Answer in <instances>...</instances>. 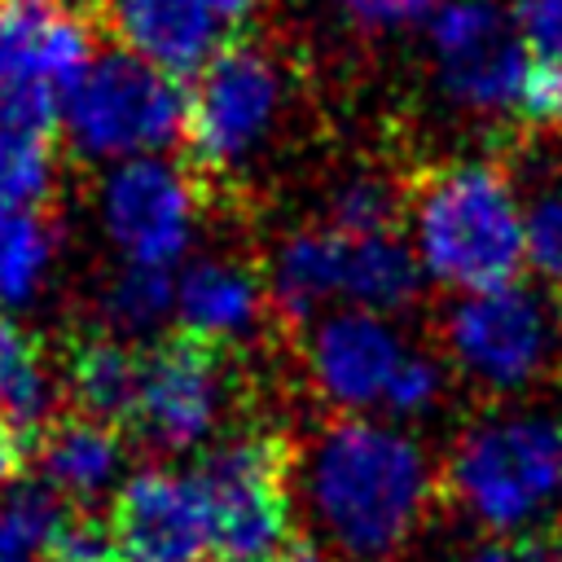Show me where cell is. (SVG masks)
Instances as JSON below:
<instances>
[{
  "instance_id": "ba28073f",
  "label": "cell",
  "mask_w": 562,
  "mask_h": 562,
  "mask_svg": "<svg viewBox=\"0 0 562 562\" xmlns=\"http://www.w3.org/2000/svg\"><path fill=\"white\" fill-rule=\"evenodd\" d=\"M237 378L228 364V347L176 329L145 351L140 404L132 417V435L154 452H184L215 435Z\"/></svg>"
},
{
  "instance_id": "8fae6325",
  "label": "cell",
  "mask_w": 562,
  "mask_h": 562,
  "mask_svg": "<svg viewBox=\"0 0 562 562\" xmlns=\"http://www.w3.org/2000/svg\"><path fill=\"white\" fill-rule=\"evenodd\" d=\"M101 211L114 246L132 263L171 268L193 233V180L158 154L127 158L105 176Z\"/></svg>"
},
{
  "instance_id": "5bb4252c",
  "label": "cell",
  "mask_w": 562,
  "mask_h": 562,
  "mask_svg": "<svg viewBox=\"0 0 562 562\" xmlns=\"http://www.w3.org/2000/svg\"><path fill=\"white\" fill-rule=\"evenodd\" d=\"M114 31L171 79L202 70L224 48L220 13L206 0H114Z\"/></svg>"
},
{
  "instance_id": "1f68e13d",
  "label": "cell",
  "mask_w": 562,
  "mask_h": 562,
  "mask_svg": "<svg viewBox=\"0 0 562 562\" xmlns=\"http://www.w3.org/2000/svg\"><path fill=\"white\" fill-rule=\"evenodd\" d=\"M465 562H544V549L527 531H514V536H492L474 544Z\"/></svg>"
},
{
  "instance_id": "52a82bcc",
  "label": "cell",
  "mask_w": 562,
  "mask_h": 562,
  "mask_svg": "<svg viewBox=\"0 0 562 562\" xmlns=\"http://www.w3.org/2000/svg\"><path fill=\"white\" fill-rule=\"evenodd\" d=\"M281 110V66L277 57L250 40H228L198 75L189 92V127L184 140L202 171H228L246 162L263 136L272 132Z\"/></svg>"
},
{
  "instance_id": "7402d4cb",
  "label": "cell",
  "mask_w": 562,
  "mask_h": 562,
  "mask_svg": "<svg viewBox=\"0 0 562 562\" xmlns=\"http://www.w3.org/2000/svg\"><path fill=\"white\" fill-rule=\"evenodd\" d=\"M101 307H105V329L114 338H136L176 307V277L171 268L127 259V268H119V277L110 281Z\"/></svg>"
},
{
  "instance_id": "ffe728a7",
  "label": "cell",
  "mask_w": 562,
  "mask_h": 562,
  "mask_svg": "<svg viewBox=\"0 0 562 562\" xmlns=\"http://www.w3.org/2000/svg\"><path fill=\"white\" fill-rule=\"evenodd\" d=\"M422 290V259L395 237H342V299L360 312H400Z\"/></svg>"
},
{
  "instance_id": "3957f363",
  "label": "cell",
  "mask_w": 562,
  "mask_h": 562,
  "mask_svg": "<svg viewBox=\"0 0 562 562\" xmlns=\"http://www.w3.org/2000/svg\"><path fill=\"white\" fill-rule=\"evenodd\" d=\"M443 483L470 518L514 536L562 492V430L531 413L487 417L457 439Z\"/></svg>"
},
{
  "instance_id": "5b68a950",
  "label": "cell",
  "mask_w": 562,
  "mask_h": 562,
  "mask_svg": "<svg viewBox=\"0 0 562 562\" xmlns=\"http://www.w3.org/2000/svg\"><path fill=\"white\" fill-rule=\"evenodd\" d=\"M211 509L215 562H263L290 536V443L281 430H237L193 470Z\"/></svg>"
},
{
  "instance_id": "277c9868",
  "label": "cell",
  "mask_w": 562,
  "mask_h": 562,
  "mask_svg": "<svg viewBox=\"0 0 562 562\" xmlns=\"http://www.w3.org/2000/svg\"><path fill=\"white\" fill-rule=\"evenodd\" d=\"M66 140L83 158H149L171 149L189 127V92L136 53L92 57L61 105Z\"/></svg>"
},
{
  "instance_id": "e0dca14e",
  "label": "cell",
  "mask_w": 562,
  "mask_h": 562,
  "mask_svg": "<svg viewBox=\"0 0 562 562\" xmlns=\"http://www.w3.org/2000/svg\"><path fill=\"white\" fill-rule=\"evenodd\" d=\"M145 382V351L114 334H83L66 356V386L83 417L105 426H132Z\"/></svg>"
},
{
  "instance_id": "d590c367",
  "label": "cell",
  "mask_w": 562,
  "mask_h": 562,
  "mask_svg": "<svg viewBox=\"0 0 562 562\" xmlns=\"http://www.w3.org/2000/svg\"><path fill=\"white\" fill-rule=\"evenodd\" d=\"M544 562H562V553H544Z\"/></svg>"
},
{
  "instance_id": "d6a6232c",
  "label": "cell",
  "mask_w": 562,
  "mask_h": 562,
  "mask_svg": "<svg viewBox=\"0 0 562 562\" xmlns=\"http://www.w3.org/2000/svg\"><path fill=\"white\" fill-rule=\"evenodd\" d=\"M26 461H31V443L0 426V487H13Z\"/></svg>"
},
{
  "instance_id": "4316f807",
  "label": "cell",
  "mask_w": 562,
  "mask_h": 562,
  "mask_svg": "<svg viewBox=\"0 0 562 562\" xmlns=\"http://www.w3.org/2000/svg\"><path fill=\"white\" fill-rule=\"evenodd\" d=\"M522 233H527V263L544 277V285L562 290V184L544 189L531 211L522 215Z\"/></svg>"
},
{
  "instance_id": "d4e9b609",
  "label": "cell",
  "mask_w": 562,
  "mask_h": 562,
  "mask_svg": "<svg viewBox=\"0 0 562 562\" xmlns=\"http://www.w3.org/2000/svg\"><path fill=\"white\" fill-rule=\"evenodd\" d=\"M53 184L48 140H26L0 132V215L4 211H35V202Z\"/></svg>"
},
{
  "instance_id": "603a6c76",
  "label": "cell",
  "mask_w": 562,
  "mask_h": 562,
  "mask_svg": "<svg viewBox=\"0 0 562 562\" xmlns=\"http://www.w3.org/2000/svg\"><path fill=\"white\" fill-rule=\"evenodd\" d=\"M57 514H61V505L53 501V487H40V483L4 487V496H0V562H44Z\"/></svg>"
},
{
  "instance_id": "f1b7e54d",
  "label": "cell",
  "mask_w": 562,
  "mask_h": 562,
  "mask_svg": "<svg viewBox=\"0 0 562 562\" xmlns=\"http://www.w3.org/2000/svg\"><path fill=\"white\" fill-rule=\"evenodd\" d=\"M518 114L531 127L562 132V61H527V79L518 92Z\"/></svg>"
},
{
  "instance_id": "83f0119b",
  "label": "cell",
  "mask_w": 562,
  "mask_h": 562,
  "mask_svg": "<svg viewBox=\"0 0 562 562\" xmlns=\"http://www.w3.org/2000/svg\"><path fill=\"white\" fill-rule=\"evenodd\" d=\"M509 22L531 61H562V0H514Z\"/></svg>"
},
{
  "instance_id": "f546056e",
  "label": "cell",
  "mask_w": 562,
  "mask_h": 562,
  "mask_svg": "<svg viewBox=\"0 0 562 562\" xmlns=\"http://www.w3.org/2000/svg\"><path fill=\"white\" fill-rule=\"evenodd\" d=\"M439 386H443V373H439L435 356L408 351L400 373H395V382H391V391H386L382 408H391V413H422V408H430L439 400Z\"/></svg>"
},
{
  "instance_id": "e575fe53",
  "label": "cell",
  "mask_w": 562,
  "mask_h": 562,
  "mask_svg": "<svg viewBox=\"0 0 562 562\" xmlns=\"http://www.w3.org/2000/svg\"><path fill=\"white\" fill-rule=\"evenodd\" d=\"M206 4H211L220 18H241V13H246L255 0H206Z\"/></svg>"
},
{
  "instance_id": "ac0fdd59",
  "label": "cell",
  "mask_w": 562,
  "mask_h": 562,
  "mask_svg": "<svg viewBox=\"0 0 562 562\" xmlns=\"http://www.w3.org/2000/svg\"><path fill=\"white\" fill-rule=\"evenodd\" d=\"M329 299H342V237L329 228L290 233L268 272V303L285 321H307Z\"/></svg>"
},
{
  "instance_id": "4fadbf2b",
  "label": "cell",
  "mask_w": 562,
  "mask_h": 562,
  "mask_svg": "<svg viewBox=\"0 0 562 562\" xmlns=\"http://www.w3.org/2000/svg\"><path fill=\"white\" fill-rule=\"evenodd\" d=\"M404 356H408V347L386 325V316L360 312V307L316 321V329L307 338L312 378H316L321 395L342 408L386 404V391H391Z\"/></svg>"
},
{
  "instance_id": "30bf717a",
  "label": "cell",
  "mask_w": 562,
  "mask_h": 562,
  "mask_svg": "<svg viewBox=\"0 0 562 562\" xmlns=\"http://www.w3.org/2000/svg\"><path fill=\"white\" fill-rule=\"evenodd\" d=\"M92 66V26L70 0H0V92L66 105Z\"/></svg>"
},
{
  "instance_id": "484cf974",
  "label": "cell",
  "mask_w": 562,
  "mask_h": 562,
  "mask_svg": "<svg viewBox=\"0 0 562 562\" xmlns=\"http://www.w3.org/2000/svg\"><path fill=\"white\" fill-rule=\"evenodd\" d=\"M44 562H123L110 514H97L92 505L61 509L48 536Z\"/></svg>"
},
{
  "instance_id": "2e32d148",
  "label": "cell",
  "mask_w": 562,
  "mask_h": 562,
  "mask_svg": "<svg viewBox=\"0 0 562 562\" xmlns=\"http://www.w3.org/2000/svg\"><path fill=\"white\" fill-rule=\"evenodd\" d=\"M176 307H180V329L211 338L220 347L250 338L263 307H268V290L259 285V277L233 259H198L184 268V277L176 281Z\"/></svg>"
},
{
  "instance_id": "6da1fadb",
  "label": "cell",
  "mask_w": 562,
  "mask_h": 562,
  "mask_svg": "<svg viewBox=\"0 0 562 562\" xmlns=\"http://www.w3.org/2000/svg\"><path fill=\"white\" fill-rule=\"evenodd\" d=\"M307 496L325 536L342 553L378 562L395 553L422 522L430 501V465L408 435L347 417L321 435L307 465Z\"/></svg>"
},
{
  "instance_id": "9a60e30c",
  "label": "cell",
  "mask_w": 562,
  "mask_h": 562,
  "mask_svg": "<svg viewBox=\"0 0 562 562\" xmlns=\"http://www.w3.org/2000/svg\"><path fill=\"white\" fill-rule=\"evenodd\" d=\"M31 457L44 474V487L88 505L97 501L123 470V439L119 426L92 422L83 413H57L31 443Z\"/></svg>"
},
{
  "instance_id": "8992f818",
  "label": "cell",
  "mask_w": 562,
  "mask_h": 562,
  "mask_svg": "<svg viewBox=\"0 0 562 562\" xmlns=\"http://www.w3.org/2000/svg\"><path fill=\"white\" fill-rule=\"evenodd\" d=\"M443 342L470 382L522 391L558 356V312L540 290L509 281L457 299L443 316Z\"/></svg>"
},
{
  "instance_id": "7c38bea8",
  "label": "cell",
  "mask_w": 562,
  "mask_h": 562,
  "mask_svg": "<svg viewBox=\"0 0 562 562\" xmlns=\"http://www.w3.org/2000/svg\"><path fill=\"white\" fill-rule=\"evenodd\" d=\"M114 536L123 562H202L211 558V509L193 474L140 470L114 496Z\"/></svg>"
},
{
  "instance_id": "836d02e7",
  "label": "cell",
  "mask_w": 562,
  "mask_h": 562,
  "mask_svg": "<svg viewBox=\"0 0 562 562\" xmlns=\"http://www.w3.org/2000/svg\"><path fill=\"white\" fill-rule=\"evenodd\" d=\"M263 562H329V553L307 536H285Z\"/></svg>"
},
{
  "instance_id": "d6986e66",
  "label": "cell",
  "mask_w": 562,
  "mask_h": 562,
  "mask_svg": "<svg viewBox=\"0 0 562 562\" xmlns=\"http://www.w3.org/2000/svg\"><path fill=\"white\" fill-rule=\"evenodd\" d=\"M57 417V382L44 364L40 338L0 312V426L35 443Z\"/></svg>"
},
{
  "instance_id": "7a4b0ae2",
  "label": "cell",
  "mask_w": 562,
  "mask_h": 562,
  "mask_svg": "<svg viewBox=\"0 0 562 562\" xmlns=\"http://www.w3.org/2000/svg\"><path fill=\"white\" fill-rule=\"evenodd\" d=\"M413 233L422 268L465 294L509 285L527 259L522 211L501 167L443 162L417 184Z\"/></svg>"
},
{
  "instance_id": "44dd1931",
  "label": "cell",
  "mask_w": 562,
  "mask_h": 562,
  "mask_svg": "<svg viewBox=\"0 0 562 562\" xmlns=\"http://www.w3.org/2000/svg\"><path fill=\"white\" fill-rule=\"evenodd\" d=\"M53 259V228L35 211L0 215V312L31 303Z\"/></svg>"
},
{
  "instance_id": "4dcf8cb0",
  "label": "cell",
  "mask_w": 562,
  "mask_h": 562,
  "mask_svg": "<svg viewBox=\"0 0 562 562\" xmlns=\"http://www.w3.org/2000/svg\"><path fill=\"white\" fill-rule=\"evenodd\" d=\"M356 22L364 26H408L435 18L439 0H342Z\"/></svg>"
},
{
  "instance_id": "9c48e42d",
  "label": "cell",
  "mask_w": 562,
  "mask_h": 562,
  "mask_svg": "<svg viewBox=\"0 0 562 562\" xmlns=\"http://www.w3.org/2000/svg\"><path fill=\"white\" fill-rule=\"evenodd\" d=\"M443 92L479 114L518 105L527 79V48L505 9L492 0H448L430 18Z\"/></svg>"
},
{
  "instance_id": "cb8c5ba5",
  "label": "cell",
  "mask_w": 562,
  "mask_h": 562,
  "mask_svg": "<svg viewBox=\"0 0 562 562\" xmlns=\"http://www.w3.org/2000/svg\"><path fill=\"white\" fill-rule=\"evenodd\" d=\"M404 193L386 176H356L329 198V233L338 237H382L395 233Z\"/></svg>"
}]
</instances>
